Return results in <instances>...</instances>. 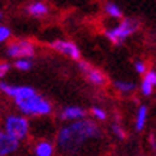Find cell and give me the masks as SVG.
I'll use <instances>...</instances> for the list:
<instances>
[{"label":"cell","instance_id":"cell-20","mask_svg":"<svg viewBox=\"0 0 156 156\" xmlns=\"http://www.w3.org/2000/svg\"><path fill=\"white\" fill-rule=\"evenodd\" d=\"M133 69L139 76H142L149 67H147V63L143 59H136V60H133Z\"/></svg>","mask_w":156,"mask_h":156},{"label":"cell","instance_id":"cell-13","mask_svg":"<svg viewBox=\"0 0 156 156\" xmlns=\"http://www.w3.org/2000/svg\"><path fill=\"white\" fill-rule=\"evenodd\" d=\"M147 122H149V108H147V105H139L135 112V119H133L135 132H143L147 126Z\"/></svg>","mask_w":156,"mask_h":156},{"label":"cell","instance_id":"cell-1","mask_svg":"<svg viewBox=\"0 0 156 156\" xmlns=\"http://www.w3.org/2000/svg\"><path fill=\"white\" fill-rule=\"evenodd\" d=\"M102 137V128L92 118L65 122L55 133V145L60 156L80 155L89 143Z\"/></svg>","mask_w":156,"mask_h":156},{"label":"cell","instance_id":"cell-16","mask_svg":"<svg viewBox=\"0 0 156 156\" xmlns=\"http://www.w3.org/2000/svg\"><path fill=\"white\" fill-rule=\"evenodd\" d=\"M89 116L93 119V120H96L98 123H103L108 120L109 113L103 106H100V105H93L89 110Z\"/></svg>","mask_w":156,"mask_h":156},{"label":"cell","instance_id":"cell-15","mask_svg":"<svg viewBox=\"0 0 156 156\" xmlns=\"http://www.w3.org/2000/svg\"><path fill=\"white\" fill-rule=\"evenodd\" d=\"M103 13L106 17H109L110 20H120L123 19V10L122 7L116 3V2H112V0H108L105 2L103 5Z\"/></svg>","mask_w":156,"mask_h":156},{"label":"cell","instance_id":"cell-6","mask_svg":"<svg viewBox=\"0 0 156 156\" xmlns=\"http://www.w3.org/2000/svg\"><path fill=\"white\" fill-rule=\"evenodd\" d=\"M49 48L55 50L56 53H59V55H62V56L69 57L70 60L79 62L82 59V52L79 46L75 42L67 40V39H56L49 44Z\"/></svg>","mask_w":156,"mask_h":156},{"label":"cell","instance_id":"cell-24","mask_svg":"<svg viewBox=\"0 0 156 156\" xmlns=\"http://www.w3.org/2000/svg\"><path fill=\"white\" fill-rule=\"evenodd\" d=\"M155 156H156V155H155Z\"/></svg>","mask_w":156,"mask_h":156},{"label":"cell","instance_id":"cell-23","mask_svg":"<svg viewBox=\"0 0 156 156\" xmlns=\"http://www.w3.org/2000/svg\"><path fill=\"white\" fill-rule=\"evenodd\" d=\"M3 19H5V13L0 10V23H3Z\"/></svg>","mask_w":156,"mask_h":156},{"label":"cell","instance_id":"cell-12","mask_svg":"<svg viewBox=\"0 0 156 156\" xmlns=\"http://www.w3.org/2000/svg\"><path fill=\"white\" fill-rule=\"evenodd\" d=\"M24 12L27 16L33 17V19H43V17L49 16L50 6L44 0H30L24 7Z\"/></svg>","mask_w":156,"mask_h":156},{"label":"cell","instance_id":"cell-10","mask_svg":"<svg viewBox=\"0 0 156 156\" xmlns=\"http://www.w3.org/2000/svg\"><path fill=\"white\" fill-rule=\"evenodd\" d=\"M137 89L143 98H151L156 92V69H147L142 75Z\"/></svg>","mask_w":156,"mask_h":156},{"label":"cell","instance_id":"cell-18","mask_svg":"<svg viewBox=\"0 0 156 156\" xmlns=\"http://www.w3.org/2000/svg\"><path fill=\"white\" fill-rule=\"evenodd\" d=\"M110 133L118 140H125L126 139V130H125V128L122 126V123L119 120H113L110 123Z\"/></svg>","mask_w":156,"mask_h":156},{"label":"cell","instance_id":"cell-5","mask_svg":"<svg viewBox=\"0 0 156 156\" xmlns=\"http://www.w3.org/2000/svg\"><path fill=\"white\" fill-rule=\"evenodd\" d=\"M37 52V48L32 40L29 39H16L9 40L6 46V55L12 59H19V57H34Z\"/></svg>","mask_w":156,"mask_h":156},{"label":"cell","instance_id":"cell-3","mask_svg":"<svg viewBox=\"0 0 156 156\" xmlns=\"http://www.w3.org/2000/svg\"><path fill=\"white\" fill-rule=\"evenodd\" d=\"M140 29V22L135 17H123L115 24L105 29V37L113 46H122L129 39L135 36Z\"/></svg>","mask_w":156,"mask_h":156},{"label":"cell","instance_id":"cell-22","mask_svg":"<svg viewBox=\"0 0 156 156\" xmlns=\"http://www.w3.org/2000/svg\"><path fill=\"white\" fill-rule=\"evenodd\" d=\"M149 145H151V149L156 151V135H151L149 136Z\"/></svg>","mask_w":156,"mask_h":156},{"label":"cell","instance_id":"cell-7","mask_svg":"<svg viewBox=\"0 0 156 156\" xmlns=\"http://www.w3.org/2000/svg\"><path fill=\"white\" fill-rule=\"evenodd\" d=\"M77 66H79V69L83 73V76H85V79L87 80L89 85L95 86V87H103L108 83V77H106L103 72L98 69V67L89 65L87 62H83L80 59L77 62Z\"/></svg>","mask_w":156,"mask_h":156},{"label":"cell","instance_id":"cell-2","mask_svg":"<svg viewBox=\"0 0 156 156\" xmlns=\"http://www.w3.org/2000/svg\"><path fill=\"white\" fill-rule=\"evenodd\" d=\"M0 93L13 100L17 112L27 118H49L53 113V103L48 98L40 95L37 90L27 85H12L6 80H0Z\"/></svg>","mask_w":156,"mask_h":156},{"label":"cell","instance_id":"cell-8","mask_svg":"<svg viewBox=\"0 0 156 156\" xmlns=\"http://www.w3.org/2000/svg\"><path fill=\"white\" fill-rule=\"evenodd\" d=\"M22 142L6 132L0 126V156H13L20 149Z\"/></svg>","mask_w":156,"mask_h":156},{"label":"cell","instance_id":"cell-9","mask_svg":"<svg viewBox=\"0 0 156 156\" xmlns=\"http://www.w3.org/2000/svg\"><path fill=\"white\" fill-rule=\"evenodd\" d=\"M87 110L82 106H77V105H67V106H63V108L59 110L57 113V118L62 122H75V120H79V119H83L87 116Z\"/></svg>","mask_w":156,"mask_h":156},{"label":"cell","instance_id":"cell-4","mask_svg":"<svg viewBox=\"0 0 156 156\" xmlns=\"http://www.w3.org/2000/svg\"><path fill=\"white\" fill-rule=\"evenodd\" d=\"M2 128L6 132L16 137L20 142L27 140L29 136L32 135V122L30 118H27L23 113H7L2 119Z\"/></svg>","mask_w":156,"mask_h":156},{"label":"cell","instance_id":"cell-19","mask_svg":"<svg viewBox=\"0 0 156 156\" xmlns=\"http://www.w3.org/2000/svg\"><path fill=\"white\" fill-rule=\"evenodd\" d=\"M12 39V30L9 26L0 23V44L2 43H7Z\"/></svg>","mask_w":156,"mask_h":156},{"label":"cell","instance_id":"cell-21","mask_svg":"<svg viewBox=\"0 0 156 156\" xmlns=\"http://www.w3.org/2000/svg\"><path fill=\"white\" fill-rule=\"evenodd\" d=\"M10 69H12L10 62H7V60H0V80H2V79H5L6 76H7V73L10 72Z\"/></svg>","mask_w":156,"mask_h":156},{"label":"cell","instance_id":"cell-17","mask_svg":"<svg viewBox=\"0 0 156 156\" xmlns=\"http://www.w3.org/2000/svg\"><path fill=\"white\" fill-rule=\"evenodd\" d=\"M34 66V62L32 57H19L13 60V67L19 72H30Z\"/></svg>","mask_w":156,"mask_h":156},{"label":"cell","instance_id":"cell-11","mask_svg":"<svg viewBox=\"0 0 156 156\" xmlns=\"http://www.w3.org/2000/svg\"><path fill=\"white\" fill-rule=\"evenodd\" d=\"M57 149L55 140L49 137H39L32 145V155L33 156H56Z\"/></svg>","mask_w":156,"mask_h":156},{"label":"cell","instance_id":"cell-14","mask_svg":"<svg viewBox=\"0 0 156 156\" xmlns=\"http://www.w3.org/2000/svg\"><path fill=\"white\" fill-rule=\"evenodd\" d=\"M113 87L119 95L129 96V95H133V93L136 92L137 83L130 80V79H116V80L113 82Z\"/></svg>","mask_w":156,"mask_h":156}]
</instances>
